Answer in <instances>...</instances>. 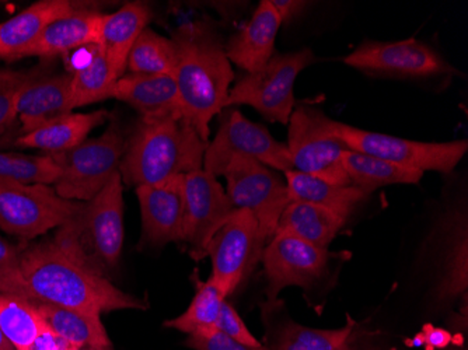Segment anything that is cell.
Listing matches in <instances>:
<instances>
[{
  "mask_svg": "<svg viewBox=\"0 0 468 350\" xmlns=\"http://www.w3.org/2000/svg\"><path fill=\"white\" fill-rule=\"evenodd\" d=\"M0 292L100 317L102 313L149 309L144 300L115 288L54 239L23 249L15 268L0 270Z\"/></svg>",
  "mask_w": 468,
  "mask_h": 350,
  "instance_id": "6da1fadb",
  "label": "cell"
},
{
  "mask_svg": "<svg viewBox=\"0 0 468 350\" xmlns=\"http://www.w3.org/2000/svg\"><path fill=\"white\" fill-rule=\"evenodd\" d=\"M177 65L175 78L184 118L209 143L210 121L228 102L234 79L225 44L205 21L181 26L172 37Z\"/></svg>",
  "mask_w": 468,
  "mask_h": 350,
  "instance_id": "7a4b0ae2",
  "label": "cell"
},
{
  "mask_svg": "<svg viewBox=\"0 0 468 350\" xmlns=\"http://www.w3.org/2000/svg\"><path fill=\"white\" fill-rule=\"evenodd\" d=\"M207 143L184 117L139 121L121 162L123 184L144 186L201 170Z\"/></svg>",
  "mask_w": 468,
  "mask_h": 350,
  "instance_id": "3957f363",
  "label": "cell"
},
{
  "mask_svg": "<svg viewBox=\"0 0 468 350\" xmlns=\"http://www.w3.org/2000/svg\"><path fill=\"white\" fill-rule=\"evenodd\" d=\"M123 183L117 174L93 199L58 228L54 241L80 264L109 279L122 254Z\"/></svg>",
  "mask_w": 468,
  "mask_h": 350,
  "instance_id": "277c9868",
  "label": "cell"
},
{
  "mask_svg": "<svg viewBox=\"0 0 468 350\" xmlns=\"http://www.w3.org/2000/svg\"><path fill=\"white\" fill-rule=\"evenodd\" d=\"M126 141L117 122L99 138L88 139L68 152L52 154L59 170L54 189L60 198L73 202L93 199L120 174Z\"/></svg>",
  "mask_w": 468,
  "mask_h": 350,
  "instance_id": "5b68a950",
  "label": "cell"
},
{
  "mask_svg": "<svg viewBox=\"0 0 468 350\" xmlns=\"http://www.w3.org/2000/svg\"><path fill=\"white\" fill-rule=\"evenodd\" d=\"M288 150L293 170L336 186H351L343 164L349 149L331 129V118L309 104L297 105L289 118Z\"/></svg>",
  "mask_w": 468,
  "mask_h": 350,
  "instance_id": "8992f818",
  "label": "cell"
},
{
  "mask_svg": "<svg viewBox=\"0 0 468 350\" xmlns=\"http://www.w3.org/2000/svg\"><path fill=\"white\" fill-rule=\"evenodd\" d=\"M314 60L309 48L273 55L261 70L247 73L230 89L226 107L249 105L265 120L286 125L296 108L294 81Z\"/></svg>",
  "mask_w": 468,
  "mask_h": 350,
  "instance_id": "52a82bcc",
  "label": "cell"
},
{
  "mask_svg": "<svg viewBox=\"0 0 468 350\" xmlns=\"http://www.w3.org/2000/svg\"><path fill=\"white\" fill-rule=\"evenodd\" d=\"M331 129L355 152L364 153L402 167L452 173L468 150L464 139L443 143L410 141L385 133H370L348 123L331 120Z\"/></svg>",
  "mask_w": 468,
  "mask_h": 350,
  "instance_id": "ba28073f",
  "label": "cell"
},
{
  "mask_svg": "<svg viewBox=\"0 0 468 350\" xmlns=\"http://www.w3.org/2000/svg\"><path fill=\"white\" fill-rule=\"evenodd\" d=\"M81 202L60 198L54 186L0 180V228L21 239H36L72 218Z\"/></svg>",
  "mask_w": 468,
  "mask_h": 350,
  "instance_id": "9c48e42d",
  "label": "cell"
},
{
  "mask_svg": "<svg viewBox=\"0 0 468 350\" xmlns=\"http://www.w3.org/2000/svg\"><path fill=\"white\" fill-rule=\"evenodd\" d=\"M226 194L234 209L249 210L259 222L268 244L275 234L281 215L291 204L285 177L249 157H234L226 167Z\"/></svg>",
  "mask_w": 468,
  "mask_h": 350,
  "instance_id": "30bf717a",
  "label": "cell"
},
{
  "mask_svg": "<svg viewBox=\"0 0 468 350\" xmlns=\"http://www.w3.org/2000/svg\"><path fill=\"white\" fill-rule=\"evenodd\" d=\"M234 157H249L280 173L293 170L288 146L276 141L264 126L247 120L239 110L226 115L214 141L207 143L202 168L218 178Z\"/></svg>",
  "mask_w": 468,
  "mask_h": 350,
  "instance_id": "8fae6325",
  "label": "cell"
},
{
  "mask_svg": "<svg viewBox=\"0 0 468 350\" xmlns=\"http://www.w3.org/2000/svg\"><path fill=\"white\" fill-rule=\"evenodd\" d=\"M265 239L251 212L234 209L210 239L207 258L212 262V281L230 296L261 260Z\"/></svg>",
  "mask_w": 468,
  "mask_h": 350,
  "instance_id": "7c38bea8",
  "label": "cell"
},
{
  "mask_svg": "<svg viewBox=\"0 0 468 350\" xmlns=\"http://www.w3.org/2000/svg\"><path fill=\"white\" fill-rule=\"evenodd\" d=\"M432 299L439 310L468 299V217L465 207H452L432 236Z\"/></svg>",
  "mask_w": 468,
  "mask_h": 350,
  "instance_id": "4fadbf2b",
  "label": "cell"
},
{
  "mask_svg": "<svg viewBox=\"0 0 468 350\" xmlns=\"http://www.w3.org/2000/svg\"><path fill=\"white\" fill-rule=\"evenodd\" d=\"M344 62L367 75L390 78L428 79L457 73L436 49L417 38L365 41Z\"/></svg>",
  "mask_w": 468,
  "mask_h": 350,
  "instance_id": "5bb4252c",
  "label": "cell"
},
{
  "mask_svg": "<svg viewBox=\"0 0 468 350\" xmlns=\"http://www.w3.org/2000/svg\"><path fill=\"white\" fill-rule=\"evenodd\" d=\"M335 257L291 234H275L261 255L268 281L267 302H276L281 292L291 286L313 291L324 281Z\"/></svg>",
  "mask_w": 468,
  "mask_h": 350,
  "instance_id": "9a60e30c",
  "label": "cell"
},
{
  "mask_svg": "<svg viewBox=\"0 0 468 350\" xmlns=\"http://www.w3.org/2000/svg\"><path fill=\"white\" fill-rule=\"evenodd\" d=\"M234 207L222 184L204 168L184 175L183 239L189 255L205 260L210 239L222 228Z\"/></svg>",
  "mask_w": 468,
  "mask_h": 350,
  "instance_id": "2e32d148",
  "label": "cell"
},
{
  "mask_svg": "<svg viewBox=\"0 0 468 350\" xmlns=\"http://www.w3.org/2000/svg\"><path fill=\"white\" fill-rule=\"evenodd\" d=\"M142 215V243L152 247L183 239L184 175L136 188Z\"/></svg>",
  "mask_w": 468,
  "mask_h": 350,
  "instance_id": "e0dca14e",
  "label": "cell"
},
{
  "mask_svg": "<svg viewBox=\"0 0 468 350\" xmlns=\"http://www.w3.org/2000/svg\"><path fill=\"white\" fill-rule=\"evenodd\" d=\"M73 110L72 73L38 69L28 72L17 99V120L23 135L49 121L70 114Z\"/></svg>",
  "mask_w": 468,
  "mask_h": 350,
  "instance_id": "ac0fdd59",
  "label": "cell"
},
{
  "mask_svg": "<svg viewBox=\"0 0 468 350\" xmlns=\"http://www.w3.org/2000/svg\"><path fill=\"white\" fill-rule=\"evenodd\" d=\"M262 307L270 350H351L349 339L355 326L352 320L343 328L317 330L292 320L280 299L267 302Z\"/></svg>",
  "mask_w": 468,
  "mask_h": 350,
  "instance_id": "d6986e66",
  "label": "cell"
},
{
  "mask_svg": "<svg viewBox=\"0 0 468 350\" xmlns=\"http://www.w3.org/2000/svg\"><path fill=\"white\" fill-rule=\"evenodd\" d=\"M281 26L280 16L271 5V0H262L249 23L226 44L228 59L244 72H259L275 55V39Z\"/></svg>",
  "mask_w": 468,
  "mask_h": 350,
  "instance_id": "ffe728a7",
  "label": "cell"
},
{
  "mask_svg": "<svg viewBox=\"0 0 468 350\" xmlns=\"http://www.w3.org/2000/svg\"><path fill=\"white\" fill-rule=\"evenodd\" d=\"M112 99L131 105L139 112L141 120L184 117L173 76L128 73L115 81Z\"/></svg>",
  "mask_w": 468,
  "mask_h": 350,
  "instance_id": "44dd1931",
  "label": "cell"
},
{
  "mask_svg": "<svg viewBox=\"0 0 468 350\" xmlns=\"http://www.w3.org/2000/svg\"><path fill=\"white\" fill-rule=\"evenodd\" d=\"M152 17L151 6L142 2H131L112 15H104L97 47L109 60L117 79L125 75L131 49Z\"/></svg>",
  "mask_w": 468,
  "mask_h": 350,
  "instance_id": "7402d4cb",
  "label": "cell"
},
{
  "mask_svg": "<svg viewBox=\"0 0 468 350\" xmlns=\"http://www.w3.org/2000/svg\"><path fill=\"white\" fill-rule=\"evenodd\" d=\"M79 7L68 0H41L0 25V58L18 59L58 18Z\"/></svg>",
  "mask_w": 468,
  "mask_h": 350,
  "instance_id": "603a6c76",
  "label": "cell"
},
{
  "mask_svg": "<svg viewBox=\"0 0 468 350\" xmlns=\"http://www.w3.org/2000/svg\"><path fill=\"white\" fill-rule=\"evenodd\" d=\"M104 15L78 9L72 15L58 18L26 49L20 58H52L72 49L97 46Z\"/></svg>",
  "mask_w": 468,
  "mask_h": 350,
  "instance_id": "cb8c5ba5",
  "label": "cell"
},
{
  "mask_svg": "<svg viewBox=\"0 0 468 350\" xmlns=\"http://www.w3.org/2000/svg\"><path fill=\"white\" fill-rule=\"evenodd\" d=\"M109 117L110 114L105 110H99L90 114L70 112L21 135L16 139V146L41 150L46 153V156L68 152L88 141L91 131L102 125Z\"/></svg>",
  "mask_w": 468,
  "mask_h": 350,
  "instance_id": "d4e9b609",
  "label": "cell"
},
{
  "mask_svg": "<svg viewBox=\"0 0 468 350\" xmlns=\"http://www.w3.org/2000/svg\"><path fill=\"white\" fill-rule=\"evenodd\" d=\"M26 300L30 302L49 330L65 339L70 346L114 350L100 315L63 309L59 305L48 304L39 300Z\"/></svg>",
  "mask_w": 468,
  "mask_h": 350,
  "instance_id": "484cf974",
  "label": "cell"
},
{
  "mask_svg": "<svg viewBox=\"0 0 468 350\" xmlns=\"http://www.w3.org/2000/svg\"><path fill=\"white\" fill-rule=\"evenodd\" d=\"M346 222L348 218L327 207L292 201L281 215L275 234H291L318 249H327Z\"/></svg>",
  "mask_w": 468,
  "mask_h": 350,
  "instance_id": "4316f807",
  "label": "cell"
},
{
  "mask_svg": "<svg viewBox=\"0 0 468 350\" xmlns=\"http://www.w3.org/2000/svg\"><path fill=\"white\" fill-rule=\"evenodd\" d=\"M291 201L327 207L344 217H351L367 195L352 186H336L301 171L283 173Z\"/></svg>",
  "mask_w": 468,
  "mask_h": 350,
  "instance_id": "83f0119b",
  "label": "cell"
},
{
  "mask_svg": "<svg viewBox=\"0 0 468 350\" xmlns=\"http://www.w3.org/2000/svg\"><path fill=\"white\" fill-rule=\"evenodd\" d=\"M343 164L351 186L367 196L381 186L418 184L423 177L422 171L402 167L351 149L344 152Z\"/></svg>",
  "mask_w": 468,
  "mask_h": 350,
  "instance_id": "f1b7e54d",
  "label": "cell"
},
{
  "mask_svg": "<svg viewBox=\"0 0 468 350\" xmlns=\"http://www.w3.org/2000/svg\"><path fill=\"white\" fill-rule=\"evenodd\" d=\"M226 297L228 296L217 281L210 278L207 281H201L188 309L178 317L165 321V326L186 335H207L214 333L218 330L217 323Z\"/></svg>",
  "mask_w": 468,
  "mask_h": 350,
  "instance_id": "f546056e",
  "label": "cell"
},
{
  "mask_svg": "<svg viewBox=\"0 0 468 350\" xmlns=\"http://www.w3.org/2000/svg\"><path fill=\"white\" fill-rule=\"evenodd\" d=\"M177 65L175 42L146 27L131 49L126 70L136 75H175Z\"/></svg>",
  "mask_w": 468,
  "mask_h": 350,
  "instance_id": "4dcf8cb0",
  "label": "cell"
},
{
  "mask_svg": "<svg viewBox=\"0 0 468 350\" xmlns=\"http://www.w3.org/2000/svg\"><path fill=\"white\" fill-rule=\"evenodd\" d=\"M46 328L28 300L0 292V331L16 350H25Z\"/></svg>",
  "mask_w": 468,
  "mask_h": 350,
  "instance_id": "1f68e13d",
  "label": "cell"
},
{
  "mask_svg": "<svg viewBox=\"0 0 468 350\" xmlns=\"http://www.w3.org/2000/svg\"><path fill=\"white\" fill-rule=\"evenodd\" d=\"M117 80L109 60L105 59L99 47H91L90 60L72 73L73 108L112 99V87Z\"/></svg>",
  "mask_w": 468,
  "mask_h": 350,
  "instance_id": "d6a6232c",
  "label": "cell"
},
{
  "mask_svg": "<svg viewBox=\"0 0 468 350\" xmlns=\"http://www.w3.org/2000/svg\"><path fill=\"white\" fill-rule=\"evenodd\" d=\"M58 175L59 170L49 156L0 152V180L54 186Z\"/></svg>",
  "mask_w": 468,
  "mask_h": 350,
  "instance_id": "836d02e7",
  "label": "cell"
},
{
  "mask_svg": "<svg viewBox=\"0 0 468 350\" xmlns=\"http://www.w3.org/2000/svg\"><path fill=\"white\" fill-rule=\"evenodd\" d=\"M28 73L0 72V138L17 120V99Z\"/></svg>",
  "mask_w": 468,
  "mask_h": 350,
  "instance_id": "e575fe53",
  "label": "cell"
},
{
  "mask_svg": "<svg viewBox=\"0 0 468 350\" xmlns=\"http://www.w3.org/2000/svg\"><path fill=\"white\" fill-rule=\"evenodd\" d=\"M217 328L229 338L240 342V344L255 347L262 346L261 342L250 333L246 323L241 320L240 314L234 310V307H231L230 302H223Z\"/></svg>",
  "mask_w": 468,
  "mask_h": 350,
  "instance_id": "d590c367",
  "label": "cell"
},
{
  "mask_svg": "<svg viewBox=\"0 0 468 350\" xmlns=\"http://www.w3.org/2000/svg\"><path fill=\"white\" fill-rule=\"evenodd\" d=\"M184 345L193 350H270L267 346L255 347L240 344V342L229 338L218 330L207 334V335L191 334L186 339Z\"/></svg>",
  "mask_w": 468,
  "mask_h": 350,
  "instance_id": "8d00e7d4",
  "label": "cell"
},
{
  "mask_svg": "<svg viewBox=\"0 0 468 350\" xmlns=\"http://www.w3.org/2000/svg\"><path fill=\"white\" fill-rule=\"evenodd\" d=\"M417 345H425L428 350H441L451 346L453 335L451 331L439 328V326L425 325L422 333L415 336Z\"/></svg>",
  "mask_w": 468,
  "mask_h": 350,
  "instance_id": "74e56055",
  "label": "cell"
},
{
  "mask_svg": "<svg viewBox=\"0 0 468 350\" xmlns=\"http://www.w3.org/2000/svg\"><path fill=\"white\" fill-rule=\"evenodd\" d=\"M273 9L280 16L282 25H291L297 18L303 16L304 10L309 7V2L302 0H271Z\"/></svg>",
  "mask_w": 468,
  "mask_h": 350,
  "instance_id": "f35d334b",
  "label": "cell"
},
{
  "mask_svg": "<svg viewBox=\"0 0 468 350\" xmlns=\"http://www.w3.org/2000/svg\"><path fill=\"white\" fill-rule=\"evenodd\" d=\"M69 347L72 346L65 339L60 338L47 326L25 350H68Z\"/></svg>",
  "mask_w": 468,
  "mask_h": 350,
  "instance_id": "ab89813d",
  "label": "cell"
},
{
  "mask_svg": "<svg viewBox=\"0 0 468 350\" xmlns=\"http://www.w3.org/2000/svg\"><path fill=\"white\" fill-rule=\"evenodd\" d=\"M21 249L0 239V270H10L15 268L18 262Z\"/></svg>",
  "mask_w": 468,
  "mask_h": 350,
  "instance_id": "60d3db41",
  "label": "cell"
},
{
  "mask_svg": "<svg viewBox=\"0 0 468 350\" xmlns=\"http://www.w3.org/2000/svg\"><path fill=\"white\" fill-rule=\"evenodd\" d=\"M0 350H16L15 346H13L12 344H10L9 341H7L6 338H5L4 334H2V331H0Z\"/></svg>",
  "mask_w": 468,
  "mask_h": 350,
  "instance_id": "b9f144b4",
  "label": "cell"
},
{
  "mask_svg": "<svg viewBox=\"0 0 468 350\" xmlns=\"http://www.w3.org/2000/svg\"><path fill=\"white\" fill-rule=\"evenodd\" d=\"M441 350H468L467 349V346H463V347H452V346H448V347H444V349H441Z\"/></svg>",
  "mask_w": 468,
  "mask_h": 350,
  "instance_id": "7bdbcfd3",
  "label": "cell"
},
{
  "mask_svg": "<svg viewBox=\"0 0 468 350\" xmlns=\"http://www.w3.org/2000/svg\"><path fill=\"white\" fill-rule=\"evenodd\" d=\"M68 350H97L91 349V347H69Z\"/></svg>",
  "mask_w": 468,
  "mask_h": 350,
  "instance_id": "ee69618b",
  "label": "cell"
}]
</instances>
